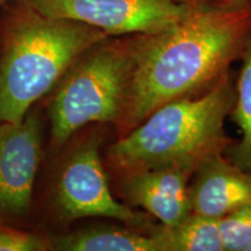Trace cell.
<instances>
[{
    "label": "cell",
    "mask_w": 251,
    "mask_h": 251,
    "mask_svg": "<svg viewBox=\"0 0 251 251\" xmlns=\"http://www.w3.org/2000/svg\"><path fill=\"white\" fill-rule=\"evenodd\" d=\"M1 31L0 122L11 124H20L80 55L109 37L80 21L47 17L26 2Z\"/></svg>",
    "instance_id": "3957f363"
},
{
    "label": "cell",
    "mask_w": 251,
    "mask_h": 251,
    "mask_svg": "<svg viewBox=\"0 0 251 251\" xmlns=\"http://www.w3.org/2000/svg\"><path fill=\"white\" fill-rule=\"evenodd\" d=\"M51 250L50 238L31 231L8 227L0 222V251Z\"/></svg>",
    "instance_id": "5bb4252c"
},
{
    "label": "cell",
    "mask_w": 251,
    "mask_h": 251,
    "mask_svg": "<svg viewBox=\"0 0 251 251\" xmlns=\"http://www.w3.org/2000/svg\"><path fill=\"white\" fill-rule=\"evenodd\" d=\"M99 135H91L72 150L56 178L52 202L57 218L70 224L84 218H109L126 226L150 227V216L134 211L112 196L100 156Z\"/></svg>",
    "instance_id": "5b68a950"
},
{
    "label": "cell",
    "mask_w": 251,
    "mask_h": 251,
    "mask_svg": "<svg viewBox=\"0 0 251 251\" xmlns=\"http://www.w3.org/2000/svg\"><path fill=\"white\" fill-rule=\"evenodd\" d=\"M135 65V39L106 40L86 50L52 90L50 147L59 149L90 124L120 121Z\"/></svg>",
    "instance_id": "277c9868"
},
{
    "label": "cell",
    "mask_w": 251,
    "mask_h": 251,
    "mask_svg": "<svg viewBox=\"0 0 251 251\" xmlns=\"http://www.w3.org/2000/svg\"><path fill=\"white\" fill-rule=\"evenodd\" d=\"M4 1H9V0H0V2H4ZM21 1H26V0H21Z\"/></svg>",
    "instance_id": "ac0fdd59"
},
{
    "label": "cell",
    "mask_w": 251,
    "mask_h": 251,
    "mask_svg": "<svg viewBox=\"0 0 251 251\" xmlns=\"http://www.w3.org/2000/svg\"><path fill=\"white\" fill-rule=\"evenodd\" d=\"M191 171L177 168L157 169L119 178L120 196L128 206L140 207L165 227L180 224L192 213L190 199Z\"/></svg>",
    "instance_id": "ba28073f"
},
{
    "label": "cell",
    "mask_w": 251,
    "mask_h": 251,
    "mask_svg": "<svg viewBox=\"0 0 251 251\" xmlns=\"http://www.w3.org/2000/svg\"><path fill=\"white\" fill-rule=\"evenodd\" d=\"M251 35V6L194 8L179 23L135 37V65L119 137L165 103L201 96L228 74Z\"/></svg>",
    "instance_id": "6da1fadb"
},
{
    "label": "cell",
    "mask_w": 251,
    "mask_h": 251,
    "mask_svg": "<svg viewBox=\"0 0 251 251\" xmlns=\"http://www.w3.org/2000/svg\"><path fill=\"white\" fill-rule=\"evenodd\" d=\"M224 156L211 157L194 172L190 185L193 212L220 219L251 203V172Z\"/></svg>",
    "instance_id": "9c48e42d"
},
{
    "label": "cell",
    "mask_w": 251,
    "mask_h": 251,
    "mask_svg": "<svg viewBox=\"0 0 251 251\" xmlns=\"http://www.w3.org/2000/svg\"><path fill=\"white\" fill-rule=\"evenodd\" d=\"M51 18L70 19L97 27L109 36L155 34L174 26L192 7L177 0H26Z\"/></svg>",
    "instance_id": "8992f818"
},
{
    "label": "cell",
    "mask_w": 251,
    "mask_h": 251,
    "mask_svg": "<svg viewBox=\"0 0 251 251\" xmlns=\"http://www.w3.org/2000/svg\"><path fill=\"white\" fill-rule=\"evenodd\" d=\"M219 220L192 212L174 227L158 226L164 251H225Z\"/></svg>",
    "instance_id": "8fae6325"
},
{
    "label": "cell",
    "mask_w": 251,
    "mask_h": 251,
    "mask_svg": "<svg viewBox=\"0 0 251 251\" xmlns=\"http://www.w3.org/2000/svg\"><path fill=\"white\" fill-rule=\"evenodd\" d=\"M1 48H2V31L0 34V58H1Z\"/></svg>",
    "instance_id": "e0dca14e"
},
{
    "label": "cell",
    "mask_w": 251,
    "mask_h": 251,
    "mask_svg": "<svg viewBox=\"0 0 251 251\" xmlns=\"http://www.w3.org/2000/svg\"><path fill=\"white\" fill-rule=\"evenodd\" d=\"M225 251H247L251 243V203L219 220Z\"/></svg>",
    "instance_id": "4fadbf2b"
},
{
    "label": "cell",
    "mask_w": 251,
    "mask_h": 251,
    "mask_svg": "<svg viewBox=\"0 0 251 251\" xmlns=\"http://www.w3.org/2000/svg\"><path fill=\"white\" fill-rule=\"evenodd\" d=\"M241 58L243 65L237 80L236 101L229 115L240 128L242 137L226 150L225 156L240 169L251 172V35Z\"/></svg>",
    "instance_id": "7c38bea8"
},
{
    "label": "cell",
    "mask_w": 251,
    "mask_h": 251,
    "mask_svg": "<svg viewBox=\"0 0 251 251\" xmlns=\"http://www.w3.org/2000/svg\"><path fill=\"white\" fill-rule=\"evenodd\" d=\"M51 250L164 251L158 227H91L50 238Z\"/></svg>",
    "instance_id": "30bf717a"
},
{
    "label": "cell",
    "mask_w": 251,
    "mask_h": 251,
    "mask_svg": "<svg viewBox=\"0 0 251 251\" xmlns=\"http://www.w3.org/2000/svg\"><path fill=\"white\" fill-rule=\"evenodd\" d=\"M42 159V121L33 107L20 124L0 122V222L23 220Z\"/></svg>",
    "instance_id": "52a82bcc"
},
{
    "label": "cell",
    "mask_w": 251,
    "mask_h": 251,
    "mask_svg": "<svg viewBox=\"0 0 251 251\" xmlns=\"http://www.w3.org/2000/svg\"><path fill=\"white\" fill-rule=\"evenodd\" d=\"M247 251H251V243H250V246L248 247V250Z\"/></svg>",
    "instance_id": "d6986e66"
},
{
    "label": "cell",
    "mask_w": 251,
    "mask_h": 251,
    "mask_svg": "<svg viewBox=\"0 0 251 251\" xmlns=\"http://www.w3.org/2000/svg\"><path fill=\"white\" fill-rule=\"evenodd\" d=\"M236 101L229 72L201 96L168 102L106 150V166L118 178L157 169L194 172L225 153L235 141L225 120Z\"/></svg>",
    "instance_id": "7a4b0ae2"
},
{
    "label": "cell",
    "mask_w": 251,
    "mask_h": 251,
    "mask_svg": "<svg viewBox=\"0 0 251 251\" xmlns=\"http://www.w3.org/2000/svg\"><path fill=\"white\" fill-rule=\"evenodd\" d=\"M177 1L183 5L188 6V7L200 8V7H205V6L222 4L224 0H177Z\"/></svg>",
    "instance_id": "9a60e30c"
},
{
    "label": "cell",
    "mask_w": 251,
    "mask_h": 251,
    "mask_svg": "<svg viewBox=\"0 0 251 251\" xmlns=\"http://www.w3.org/2000/svg\"><path fill=\"white\" fill-rule=\"evenodd\" d=\"M225 4L235 7H249L251 6V0H224Z\"/></svg>",
    "instance_id": "2e32d148"
}]
</instances>
